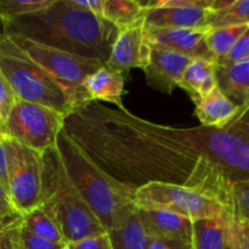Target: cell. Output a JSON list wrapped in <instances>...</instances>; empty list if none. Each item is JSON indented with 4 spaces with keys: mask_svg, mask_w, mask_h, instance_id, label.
Listing matches in <instances>:
<instances>
[{
    "mask_svg": "<svg viewBox=\"0 0 249 249\" xmlns=\"http://www.w3.org/2000/svg\"><path fill=\"white\" fill-rule=\"evenodd\" d=\"M230 215V214H229ZM194 221V249H231L228 238V218Z\"/></svg>",
    "mask_w": 249,
    "mask_h": 249,
    "instance_id": "ffe728a7",
    "label": "cell"
},
{
    "mask_svg": "<svg viewBox=\"0 0 249 249\" xmlns=\"http://www.w3.org/2000/svg\"><path fill=\"white\" fill-rule=\"evenodd\" d=\"M150 53L151 46L146 41L145 24L142 22L119 32L105 66L123 74L133 68L143 70L148 65Z\"/></svg>",
    "mask_w": 249,
    "mask_h": 249,
    "instance_id": "7c38bea8",
    "label": "cell"
},
{
    "mask_svg": "<svg viewBox=\"0 0 249 249\" xmlns=\"http://www.w3.org/2000/svg\"><path fill=\"white\" fill-rule=\"evenodd\" d=\"M249 29V26H229L212 29L207 36V46L216 63L229 55L238 39Z\"/></svg>",
    "mask_w": 249,
    "mask_h": 249,
    "instance_id": "603a6c76",
    "label": "cell"
},
{
    "mask_svg": "<svg viewBox=\"0 0 249 249\" xmlns=\"http://www.w3.org/2000/svg\"><path fill=\"white\" fill-rule=\"evenodd\" d=\"M17 100L18 99L15 95L11 85L9 84L6 77H5L4 73L0 70V111H1L2 118H4V123Z\"/></svg>",
    "mask_w": 249,
    "mask_h": 249,
    "instance_id": "f546056e",
    "label": "cell"
},
{
    "mask_svg": "<svg viewBox=\"0 0 249 249\" xmlns=\"http://www.w3.org/2000/svg\"><path fill=\"white\" fill-rule=\"evenodd\" d=\"M1 221H5V219H4V218H2V216H1V215H0V223H1Z\"/></svg>",
    "mask_w": 249,
    "mask_h": 249,
    "instance_id": "74e56055",
    "label": "cell"
},
{
    "mask_svg": "<svg viewBox=\"0 0 249 249\" xmlns=\"http://www.w3.org/2000/svg\"><path fill=\"white\" fill-rule=\"evenodd\" d=\"M9 191L21 216L38 208L43 196V153L4 136Z\"/></svg>",
    "mask_w": 249,
    "mask_h": 249,
    "instance_id": "ba28073f",
    "label": "cell"
},
{
    "mask_svg": "<svg viewBox=\"0 0 249 249\" xmlns=\"http://www.w3.org/2000/svg\"><path fill=\"white\" fill-rule=\"evenodd\" d=\"M225 207L231 216L249 221V182H240L231 187Z\"/></svg>",
    "mask_w": 249,
    "mask_h": 249,
    "instance_id": "484cf974",
    "label": "cell"
},
{
    "mask_svg": "<svg viewBox=\"0 0 249 249\" xmlns=\"http://www.w3.org/2000/svg\"><path fill=\"white\" fill-rule=\"evenodd\" d=\"M218 87L216 83V62L194 58L190 61L179 88L187 92L195 105L203 96Z\"/></svg>",
    "mask_w": 249,
    "mask_h": 249,
    "instance_id": "ac0fdd59",
    "label": "cell"
},
{
    "mask_svg": "<svg viewBox=\"0 0 249 249\" xmlns=\"http://www.w3.org/2000/svg\"><path fill=\"white\" fill-rule=\"evenodd\" d=\"M2 34L22 36L105 65L119 29L104 17L73 6L70 0H53L48 9L1 19Z\"/></svg>",
    "mask_w": 249,
    "mask_h": 249,
    "instance_id": "7a4b0ae2",
    "label": "cell"
},
{
    "mask_svg": "<svg viewBox=\"0 0 249 249\" xmlns=\"http://www.w3.org/2000/svg\"><path fill=\"white\" fill-rule=\"evenodd\" d=\"M245 60H249V29L238 39V41L235 44L232 50L229 53V55L219 63L231 65V63H237Z\"/></svg>",
    "mask_w": 249,
    "mask_h": 249,
    "instance_id": "4dcf8cb0",
    "label": "cell"
},
{
    "mask_svg": "<svg viewBox=\"0 0 249 249\" xmlns=\"http://www.w3.org/2000/svg\"><path fill=\"white\" fill-rule=\"evenodd\" d=\"M53 0H0V21L48 9Z\"/></svg>",
    "mask_w": 249,
    "mask_h": 249,
    "instance_id": "d4e9b609",
    "label": "cell"
},
{
    "mask_svg": "<svg viewBox=\"0 0 249 249\" xmlns=\"http://www.w3.org/2000/svg\"><path fill=\"white\" fill-rule=\"evenodd\" d=\"M228 238L231 249H249V221L229 215Z\"/></svg>",
    "mask_w": 249,
    "mask_h": 249,
    "instance_id": "83f0119b",
    "label": "cell"
},
{
    "mask_svg": "<svg viewBox=\"0 0 249 249\" xmlns=\"http://www.w3.org/2000/svg\"><path fill=\"white\" fill-rule=\"evenodd\" d=\"M84 88L91 101H105L122 111L125 109L123 105V73L114 72L104 65L88 78Z\"/></svg>",
    "mask_w": 249,
    "mask_h": 249,
    "instance_id": "e0dca14e",
    "label": "cell"
},
{
    "mask_svg": "<svg viewBox=\"0 0 249 249\" xmlns=\"http://www.w3.org/2000/svg\"><path fill=\"white\" fill-rule=\"evenodd\" d=\"M34 62L48 71L53 77L82 95L87 101H91L84 85L88 78L96 72L104 63L94 58H87L58 49L34 43L22 36H10Z\"/></svg>",
    "mask_w": 249,
    "mask_h": 249,
    "instance_id": "9c48e42d",
    "label": "cell"
},
{
    "mask_svg": "<svg viewBox=\"0 0 249 249\" xmlns=\"http://www.w3.org/2000/svg\"><path fill=\"white\" fill-rule=\"evenodd\" d=\"M196 113L201 125L221 129L241 114V109L218 87L202 97L196 105Z\"/></svg>",
    "mask_w": 249,
    "mask_h": 249,
    "instance_id": "2e32d148",
    "label": "cell"
},
{
    "mask_svg": "<svg viewBox=\"0 0 249 249\" xmlns=\"http://www.w3.org/2000/svg\"><path fill=\"white\" fill-rule=\"evenodd\" d=\"M136 211L148 237L174 238L192 243L194 221L190 218L165 209L136 207Z\"/></svg>",
    "mask_w": 249,
    "mask_h": 249,
    "instance_id": "5bb4252c",
    "label": "cell"
},
{
    "mask_svg": "<svg viewBox=\"0 0 249 249\" xmlns=\"http://www.w3.org/2000/svg\"><path fill=\"white\" fill-rule=\"evenodd\" d=\"M212 29L202 28H172V29H146V41L153 48L174 51L194 58L215 61L207 46V36Z\"/></svg>",
    "mask_w": 249,
    "mask_h": 249,
    "instance_id": "30bf717a",
    "label": "cell"
},
{
    "mask_svg": "<svg viewBox=\"0 0 249 249\" xmlns=\"http://www.w3.org/2000/svg\"><path fill=\"white\" fill-rule=\"evenodd\" d=\"M218 88L241 109L240 116L249 112V60L231 65L216 63Z\"/></svg>",
    "mask_w": 249,
    "mask_h": 249,
    "instance_id": "9a60e30c",
    "label": "cell"
},
{
    "mask_svg": "<svg viewBox=\"0 0 249 249\" xmlns=\"http://www.w3.org/2000/svg\"><path fill=\"white\" fill-rule=\"evenodd\" d=\"M0 135H4V118H2L1 111H0Z\"/></svg>",
    "mask_w": 249,
    "mask_h": 249,
    "instance_id": "8d00e7d4",
    "label": "cell"
},
{
    "mask_svg": "<svg viewBox=\"0 0 249 249\" xmlns=\"http://www.w3.org/2000/svg\"><path fill=\"white\" fill-rule=\"evenodd\" d=\"M0 182L9 190V179H7V155L4 143V135H0Z\"/></svg>",
    "mask_w": 249,
    "mask_h": 249,
    "instance_id": "d590c367",
    "label": "cell"
},
{
    "mask_svg": "<svg viewBox=\"0 0 249 249\" xmlns=\"http://www.w3.org/2000/svg\"><path fill=\"white\" fill-rule=\"evenodd\" d=\"M63 129L130 198L147 182H167L225 207L231 187L249 182V112L221 129L178 128L89 101L66 117Z\"/></svg>",
    "mask_w": 249,
    "mask_h": 249,
    "instance_id": "6da1fadb",
    "label": "cell"
},
{
    "mask_svg": "<svg viewBox=\"0 0 249 249\" xmlns=\"http://www.w3.org/2000/svg\"><path fill=\"white\" fill-rule=\"evenodd\" d=\"M43 196L40 207L60 226L66 243L106 233L87 202L68 178L57 148L43 152Z\"/></svg>",
    "mask_w": 249,
    "mask_h": 249,
    "instance_id": "5b68a950",
    "label": "cell"
},
{
    "mask_svg": "<svg viewBox=\"0 0 249 249\" xmlns=\"http://www.w3.org/2000/svg\"><path fill=\"white\" fill-rule=\"evenodd\" d=\"M21 246L22 249H67L65 243H55L38 237L21 226Z\"/></svg>",
    "mask_w": 249,
    "mask_h": 249,
    "instance_id": "f1b7e54d",
    "label": "cell"
},
{
    "mask_svg": "<svg viewBox=\"0 0 249 249\" xmlns=\"http://www.w3.org/2000/svg\"><path fill=\"white\" fill-rule=\"evenodd\" d=\"M229 26H249V0H233L225 9L211 12L207 21L208 28Z\"/></svg>",
    "mask_w": 249,
    "mask_h": 249,
    "instance_id": "cb8c5ba5",
    "label": "cell"
},
{
    "mask_svg": "<svg viewBox=\"0 0 249 249\" xmlns=\"http://www.w3.org/2000/svg\"><path fill=\"white\" fill-rule=\"evenodd\" d=\"M0 70L17 99L53 108L66 117L87 104L72 88L34 62L10 36H0Z\"/></svg>",
    "mask_w": 249,
    "mask_h": 249,
    "instance_id": "277c9868",
    "label": "cell"
},
{
    "mask_svg": "<svg viewBox=\"0 0 249 249\" xmlns=\"http://www.w3.org/2000/svg\"><path fill=\"white\" fill-rule=\"evenodd\" d=\"M107 233L113 249H147L150 237L141 224L135 206Z\"/></svg>",
    "mask_w": 249,
    "mask_h": 249,
    "instance_id": "d6986e66",
    "label": "cell"
},
{
    "mask_svg": "<svg viewBox=\"0 0 249 249\" xmlns=\"http://www.w3.org/2000/svg\"><path fill=\"white\" fill-rule=\"evenodd\" d=\"M0 215L5 220H10V219L21 216L18 214V212L16 211V208H15L9 190L1 182H0Z\"/></svg>",
    "mask_w": 249,
    "mask_h": 249,
    "instance_id": "836d02e7",
    "label": "cell"
},
{
    "mask_svg": "<svg viewBox=\"0 0 249 249\" xmlns=\"http://www.w3.org/2000/svg\"><path fill=\"white\" fill-rule=\"evenodd\" d=\"M67 249H113L108 233L85 238L79 242L68 243Z\"/></svg>",
    "mask_w": 249,
    "mask_h": 249,
    "instance_id": "1f68e13d",
    "label": "cell"
},
{
    "mask_svg": "<svg viewBox=\"0 0 249 249\" xmlns=\"http://www.w3.org/2000/svg\"><path fill=\"white\" fill-rule=\"evenodd\" d=\"M190 61L181 53L151 46L150 61L142 70L147 84L158 91L172 94L181 84Z\"/></svg>",
    "mask_w": 249,
    "mask_h": 249,
    "instance_id": "4fadbf2b",
    "label": "cell"
},
{
    "mask_svg": "<svg viewBox=\"0 0 249 249\" xmlns=\"http://www.w3.org/2000/svg\"><path fill=\"white\" fill-rule=\"evenodd\" d=\"M139 208L165 209L190 218L192 221L202 219H220L229 212L218 199L181 185L167 182H147L135 190L131 197Z\"/></svg>",
    "mask_w": 249,
    "mask_h": 249,
    "instance_id": "8992f818",
    "label": "cell"
},
{
    "mask_svg": "<svg viewBox=\"0 0 249 249\" xmlns=\"http://www.w3.org/2000/svg\"><path fill=\"white\" fill-rule=\"evenodd\" d=\"M22 225L29 232L34 233L38 237L51 241V242L67 245L60 226L41 207H38L29 213L24 214L22 216Z\"/></svg>",
    "mask_w": 249,
    "mask_h": 249,
    "instance_id": "7402d4cb",
    "label": "cell"
},
{
    "mask_svg": "<svg viewBox=\"0 0 249 249\" xmlns=\"http://www.w3.org/2000/svg\"><path fill=\"white\" fill-rule=\"evenodd\" d=\"M147 249H194L192 243L174 238H148Z\"/></svg>",
    "mask_w": 249,
    "mask_h": 249,
    "instance_id": "d6a6232c",
    "label": "cell"
},
{
    "mask_svg": "<svg viewBox=\"0 0 249 249\" xmlns=\"http://www.w3.org/2000/svg\"><path fill=\"white\" fill-rule=\"evenodd\" d=\"M65 121V114L55 109L17 100L5 119L4 135L43 153L55 147Z\"/></svg>",
    "mask_w": 249,
    "mask_h": 249,
    "instance_id": "52a82bcc",
    "label": "cell"
},
{
    "mask_svg": "<svg viewBox=\"0 0 249 249\" xmlns=\"http://www.w3.org/2000/svg\"><path fill=\"white\" fill-rule=\"evenodd\" d=\"M71 4L82 10L92 12L102 17V10H104V0H70Z\"/></svg>",
    "mask_w": 249,
    "mask_h": 249,
    "instance_id": "e575fe53",
    "label": "cell"
},
{
    "mask_svg": "<svg viewBox=\"0 0 249 249\" xmlns=\"http://www.w3.org/2000/svg\"><path fill=\"white\" fill-rule=\"evenodd\" d=\"M22 216L0 223V249H22Z\"/></svg>",
    "mask_w": 249,
    "mask_h": 249,
    "instance_id": "4316f807",
    "label": "cell"
},
{
    "mask_svg": "<svg viewBox=\"0 0 249 249\" xmlns=\"http://www.w3.org/2000/svg\"><path fill=\"white\" fill-rule=\"evenodd\" d=\"M68 178L106 231H111L134 207L116 182L112 181L63 129L56 142Z\"/></svg>",
    "mask_w": 249,
    "mask_h": 249,
    "instance_id": "3957f363",
    "label": "cell"
},
{
    "mask_svg": "<svg viewBox=\"0 0 249 249\" xmlns=\"http://www.w3.org/2000/svg\"><path fill=\"white\" fill-rule=\"evenodd\" d=\"M214 6V0H186L185 6L147 9L145 15L146 29L202 28Z\"/></svg>",
    "mask_w": 249,
    "mask_h": 249,
    "instance_id": "8fae6325",
    "label": "cell"
},
{
    "mask_svg": "<svg viewBox=\"0 0 249 249\" xmlns=\"http://www.w3.org/2000/svg\"><path fill=\"white\" fill-rule=\"evenodd\" d=\"M147 9L139 0H104L102 17L119 31L145 22Z\"/></svg>",
    "mask_w": 249,
    "mask_h": 249,
    "instance_id": "44dd1931",
    "label": "cell"
},
{
    "mask_svg": "<svg viewBox=\"0 0 249 249\" xmlns=\"http://www.w3.org/2000/svg\"><path fill=\"white\" fill-rule=\"evenodd\" d=\"M0 36H1V34H0Z\"/></svg>",
    "mask_w": 249,
    "mask_h": 249,
    "instance_id": "f35d334b",
    "label": "cell"
}]
</instances>
